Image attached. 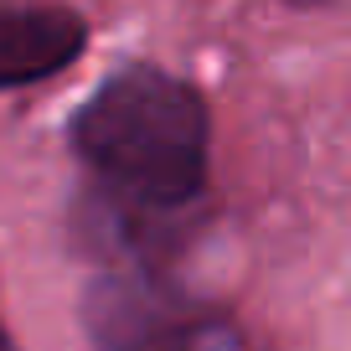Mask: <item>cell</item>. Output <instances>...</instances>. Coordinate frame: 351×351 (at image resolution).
Returning a JSON list of instances; mask_svg holds the SVG:
<instances>
[{
  "instance_id": "4",
  "label": "cell",
  "mask_w": 351,
  "mask_h": 351,
  "mask_svg": "<svg viewBox=\"0 0 351 351\" xmlns=\"http://www.w3.org/2000/svg\"><path fill=\"white\" fill-rule=\"evenodd\" d=\"M0 351H16V346H11V336H5V326H0Z\"/></svg>"
},
{
  "instance_id": "2",
  "label": "cell",
  "mask_w": 351,
  "mask_h": 351,
  "mask_svg": "<svg viewBox=\"0 0 351 351\" xmlns=\"http://www.w3.org/2000/svg\"><path fill=\"white\" fill-rule=\"evenodd\" d=\"M88 330L99 351H212L217 326L176 300L155 269H114L88 289Z\"/></svg>"
},
{
  "instance_id": "1",
  "label": "cell",
  "mask_w": 351,
  "mask_h": 351,
  "mask_svg": "<svg viewBox=\"0 0 351 351\" xmlns=\"http://www.w3.org/2000/svg\"><path fill=\"white\" fill-rule=\"evenodd\" d=\"M67 140L93 181V232L114 243L124 269H155L150 243L207 197L212 119L202 88L171 67L124 62L83 99Z\"/></svg>"
},
{
  "instance_id": "5",
  "label": "cell",
  "mask_w": 351,
  "mask_h": 351,
  "mask_svg": "<svg viewBox=\"0 0 351 351\" xmlns=\"http://www.w3.org/2000/svg\"><path fill=\"white\" fill-rule=\"evenodd\" d=\"M295 5H320V0H295Z\"/></svg>"
},
{
  "instance_id": "3",
  "label": "cell",
  "mask_w": 351,
  "mask_h": 351,
  "mask_svg": "<svg viewBox=\"0 0 351 351\" xmlns=\"http://www.w3.org/2000/svg\"><path fill=\"white\" fill-rule=\"evenodd\" d=\"M88 47V21L57 0H0V93L67 73Z\"/></svg>"
}]
</instances>
